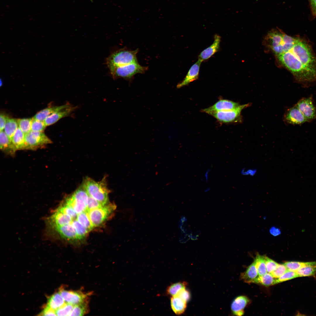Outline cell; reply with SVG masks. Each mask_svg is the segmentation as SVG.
<instances>
[{
    "instance_id": "obj_25",
    "label": "cell",
    "mask_w": 316,
    "mask_h": 316,
    "mask_svg": "<svg viewBox=\"0 0 316 316\" xmlns=\"http://www.w3.org/2000/svg\"><path fill=\"white\" fill-rule=\"evenodd\" d=\"M18 127V119L9 118L5 125L4 131L11 139Z\"/></svg>"
},
{
    "instance_id": "obj_40",
    "label": "cell",
    "mask_w": 316,
    "mask_h": 316,
    "mask_svg": "<svg viewBox=\"0 0 316 316\" xmlns=\"http://www.w3.org/2000/svg\"><path fill=\"white\" fill-rule=\"evenodd\" d=\"M103 206L104 205H102L97 200L89 195L87 209L90 210L94 209Z\"/></svg>"
},
{
    "instance_id": "obj_42",
    "label": "cell",
    "mask_w": 316,
    "mask_h": 316,
    "mask_svg": "<svg viewBox=\"0 0 316 316\" xmlns=\"http://www.w3.org/2000/svg\"><path fill=\"white\" fill-rule=\"evenodd\" d=\"M40 315L43 316L56 315L55 311L47 305Z\"/></svg>"
},
{
    "instance_id": "obj_37",
    "label": "cell",
    "mask_w": 316,
    "mask_h": 316,
    "mask_svg": "<svg viewBox=\"0 0 316 316\" xmlns=\"http://www.w3.org/2000/svg\"><path fill=\"white\" fill-rule=\"evenodd\" d=\"M47 126L44 121L38 120L33 118L31 130L34 131H43Z\"/></svg>"
},
{
    "instance_id": "obj_3",
    "label": "cell",
    "mask_w": 316,
    "mask_h": 316,
    "mask_svg": "<svg viewBox=\"0 0 316 316\" xmlns=\"http://www.w3.org/2000/svg\"><path fill=\"white\" fill-rule=\"evenodd\" d=\"M82 186L89 196L103 205L107 204L110 190L107 188L106 176L98 182L86 177L83 180Z\"/></svg>"
},
{
    "instance_id": "obj_21",
    "label": "cell",
    "mask_w": 316,
    "mask_h": 316,
    "mask_svg": "<svg viewBox=\"0 0 316 316\" xmlns=\"http://www.w3.org/2000/svg\"><path fill=\"white\" fill-rule=\"evenodd\" d=\"M187 303L177 296H172L171 298V308L173 312L178 315H181L184 312Z\"/></svg>"
},
{
    "instance_id": "obj_13",
    "label": "cell",
    "mask_w": 316,
    "mask_h": 316,
    "mask_svg": "<svg viewBox=\"0 0 316 316\" xmlns=\"http://www.w3.org/2000/svg\"><path fill=\"white\" fill-rule=\"evenodd\" d=\"M285 121L292 124H301L308 122L296 105L288 109L284 116Z\"/></svg>"
},
{
    "instance_id": "obj_4",
    "label": "cell",
    "mask_w": 316,
    "mask_h": 316,
    "mask_svg": "<svg viewBox=\"0 0 316 316\" xmlns=\"http://www.w3.org/2000/svg\"><path fill=\"white\" fill-rule=\"evenodd\" d=\"M138 51V49L132 50L124 48L115 51L107 59L109 68L138 62L137 54Z\"/></svg>"
},
{
    "instance_id": "obj_19",
    "label": "cell",
    "mask_w": 316,
    "mask_h": 316,
    "mask_svg": "<svg viewBox=\"0 0 316 316\" xmlns=\"http://www.w3.org/2000/svg\"><path fill=\"white\" fill-rule=\"evenodd\" d=\"M259 276L255 262L254 261L248 267L246 271L241 274V279L246 283H255Z\"/></svg>"
},
{
    "instance_id": "obj_7",
    "label": "cell",
    "mask_w": 316,
    "mask_h": 316,
    "mask_svg": "<svg viewBox=\"0 0 316 316\" xmlns=\"http://www.w3.org/2000/svg\"><path fill=\"white\" fill-rule=\"evenodd\" d=\"M51 142V140L43 131L31 130L25 134L24 150H35Z\"/></svg>"
},
{
    "instance_id": "obj_9",
    "label": "cell",
    "mask_w": 316,
    "mask_h": 316,
    "mask_svg": "<svg viewBox=\"0 0 316 316\" xmlns=\"http://www.w3.org/2000/svg\"><path fill=\"white\" fill-rule=\"evenodd\" d=\"M249 105V104L240 105L238 107L233 110L212 112L208 114L213 116L219 121L224 123L241 122V112L243 109Z\"/></svg>"
},
{
    "instance_id": "obj_41",
    "label": "cell",
    "mask_w": 316,
    "mask_h": 316,
    "mask_svg": "<svg viewBox=\"0 0 316 316\" xmlns=\"http://www.w3.org/2000/svg\"><path fill=\"white\" fill-rule=\"evenodd\" d=\"M176 296L187 302L189 300L190 297V293L186 288L181 289Z\"/></svg>"
},
{
    "instance_id": "obj_23",
    "label": "cell",
    "mask_w": 316,
    "mask_h": 316,
    "mask_svg": "<svg viewBox=\"0 0 316 316\" xmlns=\"http://www.w3.org/2000/svg\"><path fill=\"white\" fill-rule=\"evenodd\" d=\"M66 302L59 292L55 293L48 299L47 305L56 310L64 305Z\"/></svg>"
},
{
    "instance_id": "obj_12",
    "label": "cell",
    "mask_w": 316,
    "mask_h": 316,
    "mask_svg": "<svg viewBox=\"0 0 316 316\" xmlns=\"http://www.w3.org/2000/svg\"><path fill=\"white\" fill-rule=\"evenodd\" d=\"M240 105L238 103L226 100H220L213 105L202 110L203 112L209 114L220 111L232 110L238 107Z\"/></svg>"
},
{
    "instance_id": "obj_44",
    "label": "cell",
    "mask_w": 316,
    "mask_h": 316,
    "mask_svg": "<svg viewBox=\"0 0 316 316\" xmlns=\"http://www.w3.org/2000/svg\"><path fill=\"white\" fill-rule=\"evenodd\" d=\"M9 118L6 115L2 113H1L0 115V131L3 130L6 123V122Z\"/></svg>"
},
{
    "instance_id": "obj_30",
    "label": "cell",
    "mask_w": 316,
    "mask_h": 316,
    "mask_svg": "<svg viewBox=\"0 0 316 316\" xmlns=\"http://www.w3.org/2000/svg\"><path fill=\"white\" fill-rule=\"evenodd\" d=\"M33 118L18 119V127L25 134L31 130Z\"/></svg>"
},
{
    "instance_id": "obj_15",
    "label": "cell",
    "mask_w": 316,
    "mask_h": 316,
    "mask_svg": "<svg viewBox=\"0 0 316 316\" xmlns=\"http://www.w3.org/2000/svg\"><path fill=\"white\" fill-rule=\"evenodd\" d=\"M69 103L66 107L53 114L44 121L47 126L54 123L61 118L71 115L77 108Z\"/></svg>"
},
{
    "instance_id": "obj_47",
    "label": "cell",
    "mask_w": 316,
    "mask_h": 316,
    "mask_svg": "<svg viewBox=\"0 0 316 316\" xmlns=\"http://www.w3.org/2000/svg\"><path fill=\"white\" fill-rule=\"evenodd\" d=\"M210 171L211 169H209L206 171L205 172V181H207L208 180L209 174Z\"/></svg>"
},
{
    "instance_id": "obj_14",
    "label": "cell",
    "mask_w": 316,
    "mask_h": 316,
    "mask_svg": "<svg viewBox=\"0 0 316 316\" xmlns=\"http://www.w3.org/2000/svg\"><path fill=\"white\" fill-rule=\"evenodd\" d=\"M202 62L198 59L190 68L184 79L177 85V88H180L189 84L198 78L201 64Z\"/></svg>"
},
{
    "instance_id": "obj_46",
    "label": "cell",
    "mask_w": 316,
    "mask_h": 316,
    "mask_svg": "<svg viewBox=\"0 0 316 316\" xmlns=\"http://www.w3.org/2000/svg\"><path fill=\"white\" fill-rule=\"evenodd\" d=\"M269 232L272 236H276L281 234V231L279 229L274 226L270 229Z\"/></svg>"
},
{
    "instance_id": "obj_29",
    "label": "cell",
    "mask_w": 316,
    "mask_h": 316,
    "mask_svg": "<svg viewBox=\"0 0 316 316\" xmlns=\"http://www.w3.org/2000/svg\"><path fill=\"white\" fill-rule=\"evenodd\" d=\"M88 311L87 301L82 303L74 305L70 316H79L83 315Z\"/></svg>"
},
{
    "instance_id": "obj_6",
    "label": "cell",
    "mask_w": 316,
    "mask_h": 316,
    "mask_svg": "<svg viewBox=\"0 0 316 316\" xmlns=\"http://www.w3.org/2000/svg\"><path fill=\"white\" fill-rule=\"evenodd\" d=\"M147 67L142 66L138 62L109 68L113 78H123L131 80L135 75L138 73H143L148 69Z\"/></svg>"
},
{
    "instance_id": "obj_33",
    "label": "cell",
    "mask_w": 316,
    "mask_h": 316,
    "mask_svg": "<svg viewBox=\"0 0 316 316\" xmlns=\"http://www.w3.org/2000/svg\"><path fill=\"white\" fill-rule=\"evenodd\" d=\"M57 209L61 212L69 216L73 219H76L78 214L73 209L63 201Z\"/></svg>"
},
{
    "instance_id": "obj_24",
    "label": "cell",
    "mask_w": 316,
    "mask_h": 316,
    "mask_svg": "<svg viewBox=\"0 0 316 316\" xmlns=\"http://www.w3.org/2000/svg\"><path fill=\"white\" fill-rule=\"evenodd\" d=\"M288 270L296 272L299 269L306 266L316 265V261L310 262L288 261L284 263Z\"/></svg>"
},
{
    "instance_id": "obj_43",
    "label": "cell",
    "mask_w": 316,
    "mask_h": 316,
    "mask_svg": "<svg viewBox=\"0 0 316 316\" xmlns=\"http://www.w3.org/2000/svg\"><path fill=\"white\" fill-rule=\"evenodd\" d=\"M257 170L255 169H245L243 168L241 170V173L244 176H253L256 174Z\"/></svg>"
},
{
    "instance_id": "obj_35",
    "label": "cell",
    "mask_w": 316,
    "mask_h": 316,
    "mask_svg": "<svg viewBox=\"0 0 316 316\" xmlns=\"http://www.w3.org/2000/svg\"><path fill=\"white\" fill-rule=\"evenodd\" d=\"M73 306L72 304L66 303L64 305L56 310V315L70 316Z\"/></svg>"
},
{
    "instance_id": "obj_39",
    "label": "cell",
    "mask_w": 316,
    "mask_h": 316,
    "mask_svg": "<svg viewBox=\"0 0 316 316\" xmlns=\"http://www.w3.org/2000/svg\"><path fill=\"white\" fill-rule=\"evenodd\" d=\"M265 259L267 272L270 273L276 269L279 264L266 256Z\"/></svg>"
},
{
    "instance_id": "obj_20",
    "label": "cell",
    "mask_w": 316,
    "mask_h": 316,
    "mask_svg": "<svg viewBox=\"0 0 316 316\" xmlns=\"http://www.w3.org/2000/svg\"><path fill=\"white\" fill-rule=\"evenodd\" d=\"M69 103L60 106L47 108L43 109L36 114L33 117L34 119L44 121L47 117L68 106Z\"/></svg>"
},
{
    "instance_id": "obj_5",
    "label": "cell",
    "mask_w": 316,
    "mask_h": 316,
    "mask_svg": "<svg viewBox=\"0 0 316 316\" xmlns=\"http://www.w3.org/2000/svg\"><path fill=\"white\" fill-rule=\"evenodd\" d=\"M88 197V194L81 186L63 201L79 214L87 210Z\"/></svg>"
},
{
    "instance_id": "obj_48",
    "label": "cell",
    "mask_w": 316,
    "mask_h": 316,
    "mask_svg": "<svg viewBox=\"0 0 316 316\" xmlns=\"http://www.w3.org/2000/svg\"><path fill=\"white\" fill-rule=\"evenodd\" d=\"M210 188L209 187H208V188H206V189H205V192H208V191H209V190H210Z\"/></svg>"
},
{
    "instance_id": "obj_27",
    "label": "cell",
    "mask_w": 316,
    "mask_h": 316,
    "mask_svg": "<svg viewBox=\"0 0 316 316\" xmlns=\"http://www.w3.org/2000/svg\"><path fill=\"white\" fill-rule=\"evenodd\" d=\"M277 279L275 278L270 273L267 272L265 274L259 276L255 283L260 284L266 286H269L277 283Z\"/></svg>"
},
{
    "instance_id": "obj_36",
    "label": "cell",
    "mask_w": 316,
    "mask_h": 316,
    "mask_svg": "<svg viewBox=\"0 0 316 316\" xmlns=\"http://www.w3.org/2000/svg\"><path fill=\"white\" fill-rule=\"evenodd\" d=\"M298 277L299 276L296 272L288 270L281 276L277 279V283H279Z\"/></svg>"
},
{
    "instance_id": "obj_28",
    "label": "cell",
    "mask_w": 316,
    "mask_h": 316,
    "mask_svg": "<svg viewBox=\"0 0 316 316\" xmlns=\"http://www.w3.org/2000/svg\"><path fill=\"white\" fill-rule=\"evenodd\" d=\"M76 219L89 231L94 227L89 218L87 210L78 214Z\"/></svg>"
},
{
    "instance_id": "obj_1",
    "label": "cell",
    "mask_w": 316,
    "mask_h": 316,
    "mask_svg": "<svg viewBox=\"0 0 316 316\" xmlns=\"http://www.w3.org/2000/svg\"><path fill=\"white\" fill-rule=\"evenodd\" d=\"M276 56L279 64L290 71L298 82L306 84L316 81V56L305 40L297 37L289 50Z\"/></svg>"
},
{
    "instance_id": "obj_17",
    "label": "cell",
    "mask_w": 316,
    "mask_h": 316,
    "mask_svg": "<svg viewBox=\"0 0 316 316\" xmlns=\"http://www.w3.org/2000/svg\"><path fill=\"white\" fill-rule=\"evenodd\" d=\"M250 301L245 296H238L232 302L231 308L233 313L237 316H242L244 314V310Z\"/></svg>"
},
{
    "instance_id": "obj_10",
    "label": "cell",
    "mask_w": 316,
    "mask_h": 316,
    "mask_svg": "<svg viewBox=\"0 0 316 316\" xmlns=\"http://www.w3.org/2000/svg\"><path fill=\"white\" fill-rule=\"evenodd\" d=\"M296 105L308 121L316 119V108L311 97L301 99Z\"/></svg>"
},
{
    "instance_id": "obj_38",
    "label": "cell",
    "mask_w": 316,
    "mask_h": 316,
    "mask_svg": "<svg viewBox=\"0 0 316 316\" xmlns=\"http://www.w3.org/2000/svg\"><path fill=\"white\" fill-rule=\"evenodd\" d=\"M288 270L284 264H278L276 269L270 273L273 277L277 279Z\"/></svg>"
},
{
    "instance_id": "obj_22",
    "label": "cell",
    "mask_w": 316,
    "mask_h": 316,
    "mask_svg": "<svg viewBox=\"0 0 316 316\" xmlns=\"http://www.w3.org/2000/svg\"><path fill=\"white\" fill-rule=\"evenodd\" d=\"M11 140L16 151L24 150L25 143V134L22 131L19 127Z\"/></svg>"
},
{
    "instance_id": "obj_18",
    "label": "cell",
    "mask_w": 316,
    "mask_h": 316,
    "mask_svg": "<svg viewBox=\"0 0 316 316\" xmlns=\"http://www.w3.org/2000/svg\"><path fill=\"white\" fill-rule=\"evenodd\" d=\"M0 146L1 150L4 152L11 156L15 155L16 150L11 140L3 130L0 131Z\"/></svg>"
},
{
    "instance_id": "obj_16",
    "label": "cell",
    "mask_w": 316,
    "mask_h": 316,
    "mask_svg": "<svg viewBox=\"0 0 316 316\" xmlns=\"http://www.w3.org/2000/svg\"><path fill=\"white\" fill-rule=\"evenodd\" d=\"M221 40L220 36L215 34L213 43L200 53L198 56V59L202 62L208 59L217 52L220 48Z\"/></svg>"
},
{
    "instance_id": "obj_31",
    "label": "cell",
    "mask_w": 316,
    "mask_h": 316,
    "mask_svg": "<svg viewBox=\"0 0 316 316\" xmlns=\"http://www.w3.org/2000/svg\"><path fill=\"white\" fill-rule=\"evenodd\" d=\"M76 232L78 239H82L84 238L89 231L81 224L76 219L73 220L71 224Z\"/></svg>"
},
{
    "instance_id": "obj_34",
    "label": "cell",
    "mask_w": 316,
    "mask_h": 316,
    "mask_svg": "<svg viewBox=\"0 0 316 316\" xmlns=\"http://www.w3.org/2000/svg\"><path fill=\"white\" fill-rule=\"evenodd\" d=\"M187 283L185 282H179L172 284L167 289V293L171 296H176L182 289L185 288Z\"/></svg>"
},
{
    "instance_id": "obj_26",
    "label": "cell",
    "mask_w": 316,
    "mask_h": 316,
    "mask_svg": "<svg viewBox=\"0 0 316 316\" xmlns=\"http://www.w3.org/2000/svg\"><path fill=\"white\" fill-rule=\"evenodd\" d=\"M265 255L257 253L254 261L256 267L260 276L263 275L267 272L266 267Z\"/></svg>"
},
{
    "instance_id": "obj_32",
    "label": "cell",
    "mask_w": 316,
    "mask_h": 316,
    "mask_svg": "<svg viewBox=\"0 0 316 316\" xmlns=\"http://www.w3.org/2000/svg\"><path fill=\"white\" fill-rule=\"evenodd\" d=\"M296 272L299 277L312 276L316 274V265L308 266L302 267Z\"/></svg>"
},
{
    "instance_id": "obj_11",
    "label": "cell",
    "mask_w": 316,
    "mask_h": 316,
    "mask_svg": "<svg viewBox=\"0 0 316 316\" xmlns=\"http://www.w3.org/2000/svg\"><path fill=\"white\" fill-rule=\"evenodd\" d=\"M59 291L66 303L73 305L87 301L88 295L79 291L67 290L63 288H60Z\"/></svg>"
},
{
    "instance_id": "obj_45",
    "label": "cell",
    "mask_w": 316,
    "mask_h": 316,
    "mask_svg": "<svg viewBox=\"0 0 316 316\" xmlns=\"http://www.w3.org/2000/svg\"><path fill=\"white\" fill-rule=\"evenodd\" d=\"M313 16H316V0H308Z\"/></svg>"
},
{
    "instance_id": "obj_2",
    "label": "cell",
    "mask_w": 316,
    "mask_h": 316,
    "mask_svg": "<svg viewBox=\"0 0 316 316\" xmlns=\"http://www.w3.org/2000/svg\"><path fill=\"white\" fill-rule=\"evenodd\" d=\"M297 37L287 35L279 28L272 29L265 37L264 43L268 51L277 56L289 50Z\"/></svg>"
},
{
    "instance_id": "obj_8",
    "label": "cell",
    "mask_w": 316,
    "mask_h": 316,
    "mask_svg": "<svg viewBox=\"0 0 316 316\" xmlns=\"http://www.w3.org/2000/svg\"><path fill=\"white\" fill-rule=\"evenodd\" d=\"M116 208L114 204L110 203L94 209H87L88 214L94 227L101 225Z\"/></svg>"
}]
</instances>
